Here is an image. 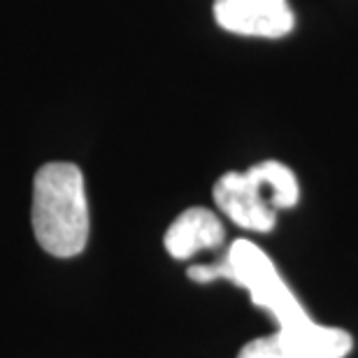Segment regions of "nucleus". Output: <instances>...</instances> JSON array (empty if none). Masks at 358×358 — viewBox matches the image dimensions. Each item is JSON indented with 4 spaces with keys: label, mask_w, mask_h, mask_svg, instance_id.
I'll return each mask as SVG.
<instances>
[{
    "label": "nucleus",
    "mask_w": 358,
    "mask_h": 358,
    "mask_svg": "<svg viewBox=\"0 0 358 358\" xmlns=\"http://www.w3.org/2000/svg\"><path fill=\"white\" fill-rule=\"evenodd\" d=\"M89 203L82 170L73 163H47L33 182V233L56 259H73L89 242Z\"/></svg>",
    "instance_id": "obj_1"
},
{
    "label": "nucleus",
    "mask_w": 358,
    "mask_h": 358,
    "mask_svg": "<svg viewBox=\"0 0 358 358\" xmlns=\"http://www.w3.org/2000/svg\"><path fill=\"white\" fill-rule=\"evenodd\" d=\"M212 196L235 226L268 233L275 228L277 210H289L298 203L300 186L289 166L263 161L247 173H226L214 184Z\"/></svg>",
    "instance_id": "obj_2"
},
{
    "label": "nucleus",
    "mask_w": 358,
    "mask_h": 358,
    "mask_svg": "<svg viewBox=\"0 0 358 358\" xmlns=\"http://www.w3.org/2000/svg\"><path fill=\"white\" fill-rule=\"evenodd\" d=\"M189 277L198 284L228 279L235 286H242L249 291L252 303L266 310L277 321L279 328L310 321V314L305 312L300 300L286 286L270 256L249 240H235L226 259L189 268Z\"/></svg>",
    "instance_id": "obj_3"
},
{
    "label": "nucleus",
    "mask_w": 358,
    "mask_h": 358,
    "mask_svg": "<svg viewBox=\"0 0 358 358\" xmlns=\"http://www.w3.org/2000/svg\"><path fill=\"white\" fill-rule=\"evenodd\" d=\"M352 347L354 340L347 331L319 326L310 319L252 340L242 347L238 358H345Z\"/></svg>",
    "instance_id": "obj_4"
},
{
    "label": "nucleus",
    "mask_w": 358,
    "mask_h": 358,
    "mask_svg": "<svg viewBox=\"0 0 358 358\" xmlns=\"http://www.w3.org/2000/svg\"><path fill=\"white\" fill-rule=\"evenodd\" d=\"M212 10L224 31L252 38H282L296 24L289 0H214Z\"/></svg>",
    "instance_id": "obj_5"
},
{
    "label": "nucleus",
    "mask_w": 358,
    "mask_h": 358,
    "mask_svg": "<svg viewBox=\"0 0 358 358\" xmlns=\"http://www.w3.org/2000/svg\"><path fill=\"white\" fill-rule=\"evenodd\" d=\"M226 231L221 219L205 207H189L170 224L166 233V249L177 261H186L205 249L224 245Z\"/></svg>",
    "instance_id": "obj_6"
}]
</instances>
